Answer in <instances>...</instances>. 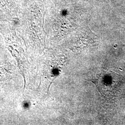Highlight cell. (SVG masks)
I'll use <instances>...</instances> for the list:
<instances>
[{
	"label": "cell",
	"mask_w": 125,
	"mask_h": 125,
	"mask_svg": "<svg viewBox=\"0 0 125 125\" xmlns=\"http://www.w3.org/2000/svg\"><path fill=\"white\" fill-rule=\"evenodd\" d=\"M113 72L104 71L92 81L103 97L108 96L113 89Z\"/></svg>",
	"instance_id": "1"
}]
</instances>
